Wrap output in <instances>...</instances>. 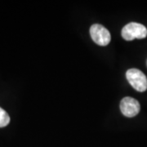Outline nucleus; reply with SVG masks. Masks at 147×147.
I'll list each match as a JSON object with an SVG mask.
<instances>
[{
  "instance_id": "obj_1",
  "label": "nucleus",
  "mask_w": 147,
  "mask_h": 147,
  "mask_svg": "<svg viewBox=\"0 0 147 147\" xmlns=\"http://www.w3.org/2000/svg\"><path fill=\"white\" fill-rule=\"evenodd\" d=\"M121 34L127 41H131L135 38L142 39L147 36V29L140 23L131 22L123 28Z\"/></svg>"
},
{
  "instance_id": "obj_2",
  "label": "nucleus",
  "mask_w": 147,
  "mask_h": 147,
  "mask_svg": "<svg viewBox=\"0 0 147 147\" xmlns=\"http://www.w3.org/2000/svg\"><path fill=\"white\" fill-rule=\"evenodd\" d=\"M127 81L135 90L145 92L147 89V78L145 74L138 69H129L126 73Z\"/></svg>"
},
{
  "instance_id": "obj_3",
  "label": "nucleus",
  "mask_w": 147,
  "mask_h": 147,
  "mask_svg": "<svg viewBox=\"0 0 147 147\" xmlns=\"http://www.w3.org/2000/svg\"><path fill=\"white\" fill-rule=\"evenodd\" d=\"M92 39L100 46H106L110 42L111 35L110 31L100 24H94L90 28Z\"/></svg>"
},
{
  "instance_id": "obj_4",
  "label": "nucleus",
  "mask_w": 147,
  "mask_h": 147,
  "mask_svg": "<svg viewBox=\"0 0 147 147\" xmlns=\"http://www.w3.org/2000/svg\"><path fill=\"white\" fill-rule=\"evenodd\" d=\"M140 103L136 99L126 96L123 98L120 102V110L122 114L126 117H134L140 112Z\"/></svg>"
},
{
  "instance_id": "obj_5",
  "label": "nucleus",
  "mask_w": 147,
  "mask_h": 147,
  "mask_svg": "<svg viewBox=\"0 0 147 147\" xmlns=\"http://www.w3.org/2000/svg\"><path fill=\"white\" fill-rule=\"evenodd\" d=\"M10 123V117L3 108L0 107V127L7 126Z\"/></svg>"
}]
</instances>
